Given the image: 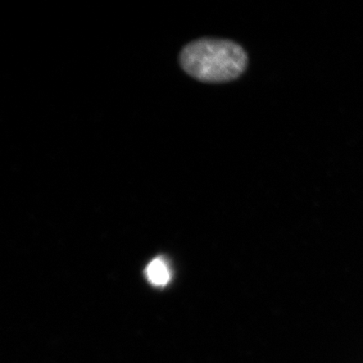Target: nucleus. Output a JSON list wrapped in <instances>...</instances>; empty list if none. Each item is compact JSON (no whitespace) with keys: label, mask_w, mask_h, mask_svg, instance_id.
Returning a JSON list of instances; mask_svg holds the SVG:
<instances>
[{"label":"nucleus","mask_w":363,"mask_h":363,"mask_svg":"<svg viewBox=\"0 0 363 363\" xmlns=\"http://www.w3.org/2000/svg\"><path fill=\"white\" fill-rule=\"evenodd\" d=\"M247 52L231 40L203 38L186 45L180 54L183 69L206 83H224L239 78L247 67Z\"/></svg>","instance_id":"nucleus-1"},{"label":"nucleus","mask_w":363,"mask_h":363,"mask_svg":"<svg viewBox=\"0 0 363 363\" xmlns=\"http://www.w3.org/2000/svg\"><path fill=\"white\" fill-rule=\"evenodd\" d=\"M149 282L157 287H163L169 284L171 272L167 263L161 257L156 258L149 263L146 269Z\"/></svg>","instance_id":"nucleus-2"}]
</instances>
